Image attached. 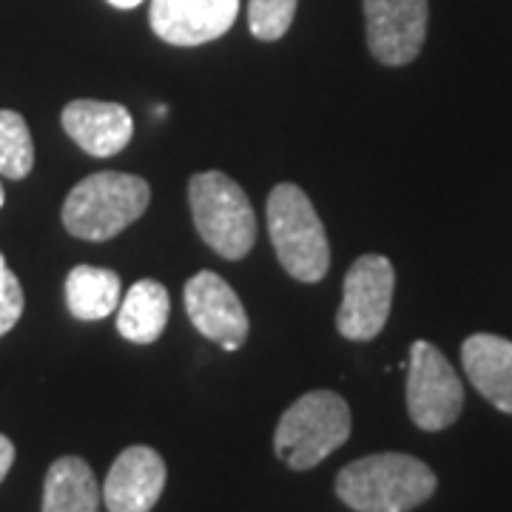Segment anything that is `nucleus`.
<instances>
[{
	"instance_id": "f257e3e1",
	"label": "nucleus",
	"mask_w": 512,
	"mask_h": 512,
	"mask_svg": "<svg viewBox=\"0 0 512 512\" xmlns=\"http://www.w3.org/2000/svg\"><path fill=\"white\" fill-rule=\"evenodd\" d=\"M436 487V473L407 453L356 458L336 476V495L353 512H410L433 498Z\"/></svg>"
},
{
	"instance_id": "f03ea898",
	"label": "nucleus",
	"mask_w": 512,
	"mask_h": 512,
	"mask_svg": "<svg viewBox=\"0 0 512 512\" xmlns=\"http://www.w3.org/2000/svg\"><path fill=\"white\" fill-rule=\"evenodd\" d=\"M151 188L143 177L100 171L74 185L63 202L66 231L86 242H106L146 214Z\"/></svg>"
},
{
	"instance_id": "7ed1b4c3",
	"label": "nucleus",
	"mask_w": 512,
	"mask_h": 512,
	"mask_svg": "<svg viewBox=\"0 0 512 512\" xmlns=\"http://www.w3.org/2000/svg\"><path fill=\"white\" fill-rule=\"evenodd\" d=\"M353 419L348 402L333 390L299 396L276 424L274 450L291 470H313L350 439Z\"/></svg>"
},
{
	"instance_id": "20e7f679",
	"label": "nucleus",
	"mask_w": 512,
	"mask_h": 512,
	"mask_svg": "<svg viewBox=\"0 0 512 512\" xmlns=\"http://www.w3.org/2000/svg\"><path fill=\"white\" fill-rule=\"evenodd\" d=\"M268 231L279 265L299 282H319L330 268V242L308 194L279 183L268 197Z\"/></svg>"
},
{
	"instance_id": "39448f33",
	"label": "nucleus",
	"mask_w": 512,
	"mask_h": 512,
	"mask_svg": "<svg viewBox=\"0 0 512 512\" xmlns=\"http://www.w3.org/2000/svg\"><path fill=\"white\" fill-rule=\"evenodd\" d=\"M194 225L222 259H242L256 242V214L248 194L222 171H202L188 183Z\"/></svg>"
},
{
	"instance_id": "423d86ee",
	"label": "nucleus",
	"mask_w": 512,
	"mask_h": 512,
	"mask_svg": "<svg viewBox=\"0 0 512 512\" xmlns=\"http://www.w3.org/2000/svg\"><path fill=\"white\" fill-rule=\"evenodd\" d=\"M464 410V384L436 345L413 342L407 365V413L427 433L447 430Z\"/></svg>"
},
{
	"instance_id": "0eeeda50",
	"label": "nucleus",
	"mask_w": 512,
	"mask_h": 512,
	"mask_svg": "<svg viewBox=\"0 0 512 512\" xmlns=\"http://www.w3.org/2000/svg\"><path fill=\"white\" fill-rule=\"evenodd\" d=\"M396 291V271L382 254L359 256L345 276V296L336 313V328L350 342H370L387 325Z\"/></svg>"
},
{
	"instance_id": "6e6552de",
	"label": "nucleus",
	"mask_w": 512,
	"mask_h": 512,
	"mask_svg": "<svg viewBox=\"0 0 512 512\" xmlns=\"http://www.w3.org/2000/svg\"><path fill=\"white\" fill-rule=\"evenodd\" d=\"M367 49L384 66H407L416 60L427 37V0H362Z\"/></svg>"
},
{
	"instance_id": "1a4fd4ad",
	"label": "nucleus",
	"mask_w": 512,
	"mask_h": 512,
	"mask_svg": "<svg viewBox=\"0 0 512 512\" xmlns=\"http://www.w3.org/2000/svg\"><path fill=\"white\" fill-rule=\"evenodd\" d=\"M185 311L205 339L225 350H239L248 339V313L237 291L214 271H200L185 285Z\"/></svg>"
},
{
	"instance_id": "9d476101",
	"label": "nucleus",
	"mask_w": 512,
	"mask_h": 512,
	"mask_svg": "<svg viewBox=\"0 0 512 512\" xmlns=\"http://www.w3.org/2000/svg\"><path fill=\"white\" fill-rule=\"evenodd\" d=\"M239 15V0H151V29L171 46H202L222 37Z\"/></svg>"
},
{
	"instance_id": "9b49d317",
	"label": "nucleus",
	"mask_w": 512,
	"mask_h": 512,
	"mask_svg": "<svg viewBox=\"0 0 512 512\" xmlns=\"http://www.w3.org/2000/svg\"><path fill=\"white\" fill-rule=\"evenodd\" d=\"M163 490V456L146 444H134L114 458L103 484V501L109 512H151Z\"/></svg>"
},
{
	"instance_id": "f8f14e48",
	"label": "nucleus",
	"mask_w": 512,
	"mask_h": 512,
	"mask_svg": "<svg viewBox=\"0 0 512 512\" xmlns=\"http://www.w3.org/2000/svg\"><path fill=\"white\" fill-rule=\"evenodd\" d=\"M63 131L92 157H114L128 146L134 120L126 106L103 100H72L60 114Z\"/></svg>"
},
{
	"instance_id": "ddd939ff",
	"label": "nucleus",
	"mask_w": 512,
	"mask_h": 512,
	"mask_svg": "<svg viewBox=\"0 0 512 512\" xmlns=\"http://www.w3.org/2000/svg\"><path fill=\"white\" fill-rule=\"evenodd\" d=\"M467 379L487 402L512 416V342L495 333H476L461 345Z\"/></svg>"
},
{
	"instance_id": "4468645a",
	"label": "nucleus",
	"mask_w": 512,
	"mask_h": 512,
	"mask_svg": "<svg viewBox=\"0 0 512 512\" xmlns=\"http://www.w3.org/2000/svg\"><path fill=\"white\" fill-rule=\"evenodd\" d=\"M117 330L120 336L134 345H151L163 336L171 313V299L163 282L157 279H140L126 291L117 308Z\"/></svg>"
},
{
	"instance_id": "2eb2a0df",
	"label": "nucleus",
	"mask_w": 512,
	"mask_h": 512,
	"mask_svg": "<svg viewBox=\"0 0 512 512\" xmlns=\"http://www.w3.org/2000/svg\"><path fill=\"white\" fill-rule=\"evenodd\" d=\"M43 512H100V484L83 458L63 456L49 467Z\"/></svg>"
},
{
	"instance_id": "dca6fc26",
	"label": "nucleus",
	"mask_w": 512,
	"mask_h": 512,
	"mask_svg": "<svg viewBox=\"0 0 512 512\" xmlns=\"http://www.w3.org/2000/svg\"><path fill=\"white\" fill-rule=\"evenodd\" d=\"M123 285L109 268L77 265L66 276V305L80 322H100L120 308Z\"/></svg>"
},
{
	"instance_id": "f3484780",
	"label": "nucleus",
	"mask_w": 512,
	"mask_h": 512,
	"mask_svg": "<svg viewBox=\"0 0 512 512\" xmlns=\"http://www.w3.org/2000/svg\"><path fill=\"white\" fill-rule=\"evenodd\" d=\"M35 165V143L23 114L0 109V177L23 180Z\"/></svg>"
},
{
	"instance_id": "a211bd4d",
	"label": "nucleus",
	"mask_w": 512,
	"mask_h": 512,
	"mask_svg": "<svg viewBox=\"0 0 512 512\" xmlns=\"http://www.w3.org/2000/svg\"><path fill=\"white\" fill-rule=\"evenodd\" d=\"M299 0H248V26L259 40H279L291 29Z\"/></svg>"
},
{
	"instance_id": "6ab92c4d",
	"label": "nucleus",
	"mask_w": 512,
	"mask_h": 512,
	"mask_svg": "<svg viewBox=\"0 0 512 512\" xmlns=\"http://www.w3.org/2000/svg\"><path fill=\"white\" fill-rule=\"evenodd\" d=\"M23 305H26V299H23L18 276L0 254V336H6L18 325L20 316H23Z\"/></svg>"
},
{
	"instance_id": "aec40b11",
	"label": "nucleus",
	"mask_w": 512,
	"mask_h": 512,
	"mask_svg": "<svg viewBox=\"0 0 512 512\" xmlns=\"http://www.w3.org/2000/svg\"><path fill=\"white\" fill-rule=\"evenodd\" d=\"M12 464H15V444L0 433V481L9 476Z\"/></svg>"
},
{
	"instance_id": "412c9836",
	"label": "nucleus",
	"mask_w": 512,
	"mask_h": 512,
	"mask_svg": "<svg viewBox=\"0 0 512 512\" xmlns=\"http://www.w3.org/2000/svg\"><path fill=\"white\" fill-rule=\"evenodd\" d=\"M111 6H117V9H134V6H140L143 0H109Z\"/></svg>"
},
{
	"instance_id": "4be33fe9",
	"label": "nucleus",
	"mask_w": 512,
	"mask_h": 512,
	"mask_svg": "<svg viewBox=\"0 0 512 512\" xmlns=\"http://www.w3.org/2000/svg\"><path fill=\"white\" fill-rule=\"evenodd\" d=\"M3 200H6V194H3V185H0V208H3Z\"/></svg>"
}]
</instances>
